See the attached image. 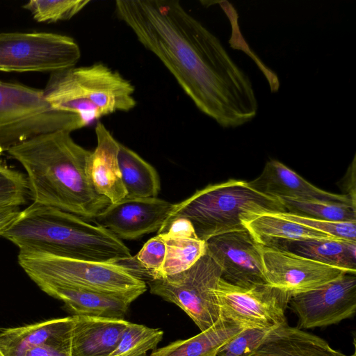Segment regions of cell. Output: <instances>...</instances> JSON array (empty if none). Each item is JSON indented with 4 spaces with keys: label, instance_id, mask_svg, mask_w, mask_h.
Segmentation results:
<instances>
[{
    "label": "cell",
    "instance_id": "e575fe53",
    "mask_svg": "<svg viewBox=\"0 0 356 356\" xmlns=\"http://www.w3.org/2000/svg\"><path fill=\"white\" fill-rule=\"evenodd\" d=\"M355 172H356V156L355 155L352 163L350 164L347 171L339 181L340 188L344 192L343 194L350 197L353 204L356 206V184H355Z\"/></svg>",
    "mask_w": 356,
    "mask_h": 356
},
{
    "label": "cell",
    "instance_id": "d4e9b609",
    "mask_svg": "<svg viewBox=\"0 0 356 356\" xmlns=\"http://www.w3.org/2000/svg\"><path fill=\"white\" fill-rule=\"evenodd\" d=\"M163 238L165 243V259L158 276L154 279L164 278L188 270L207 251L206 241L199 238Z\"/></svg>",
    "mask_w": 356,
    "mask_h": 356
},
{
    "label": "cell",
    "instance_id": "ba28073f",
    "mask_svg": "<svg viewBox=\"0 0 356 356\" xmlns=\"http://www.w3.org/2000/svg\"><path fill=\"white\" fill-rule=\"evenodd\" d=\"M220 267L206 253L188 270L161 279L146 278L150 292L181 308L201 331L220 318L216 290Z\"/></svg>",
    "mask_w": 356,
    "mask_h": 356
},
{
    "label": "cell",
    "instance_id": "836d02e7",
    "mask_svg": "<svg viewBox=\"0 0 356 356\" xmlns=\"http://www.w3.org/2000/svg\"><path fill=\"white\" fill-rule=\"evenodd\" d=\"M160 234L166 238H198L191 222L184 218L172 220Z\"/></svg>",
    "mask_w": 356,
    "mask_h": 356
},
{
    "label": "cell",
    "instance_id": "5b68a950",
    "mask_svg": "<svg viewBox=\"0 0 356 356\" xmlns=\"http://www.w3.org/2000/svg\"><path fill=\"white\" fill-rule=\"evenodd\" d=\"M286 212L280 197L261 193L249 181L229 179L210 184L177 204H173L158 234L173 220L184 218L204 241L224 233L243 229L241 218L252 213Z\"/></svg>",
    "mask_w": 356,
    "mask_h": 356
},
{
    "label": "cell",
    "instance_id": "9c48e42d",
    "mask_svg": "<svg viewBox=\"0 0 356 356\" xmlns=\"http://www.w3.org/2000/svg\"><path fill=\"white\" fill-rule=\"evenodd\" d=\"M81 50L71 37L45 32L0 33V71L49 72L75 66Z\"/></svg>",
    "mask_w": 356,
    "mask_h": 356
},
{
    "label": "cell",
    "instance_id": "f546056e",
    "mask_svg": "<svg viewBox=\"0 0 356 356\" xmlns=\"http://www.w3.org/2000/svg\"><path fill=\"white\" fill-rule=\"evenodd\" d=\"M273 213L282 218L329 234L336 238L356 241V222L329 221L289 212Z\"/></svg>",
    "mask_w": 356,
    "mask_h": 356
},
{
    "label": "cell",
    "instance_id": "7c38bea8",
    "mask_svg": "<svg viewBox=\"0 0 356 356\" xmlns=\"http://www.w3.org/2000/svg\"><path fill=\"white\" fill-rule=\"evenodd\" d=\"M206 248L228 283L242 287L267 284L262 246L245 228L209 238Z\"/></svg>",
    "mask_w": 356,
    "mask_h": 356
},
{
    "label": "cell",
    "instance_id": "f1b7e54d",
    "mask_svg": "<svg viewBox=\"0 0 356 356\" xmlns=\"http://www.w3.org/2000/svg\"><path fill=\"white\" fill-rule=\"evenodd\" d=\"M30 196L26 177L0 162V209L19 207Z\"/></svg>",
    "mask_w": 356,
    "mask_h": 356
},
{
    "label": "cell",
    "instance_id": "cb8c5ba5",
    "mask_svg": "<svg viewBox=\"0 0 356 356\" xmlns=\"http://www.w3.org/2000/svg\"><path fill=\"white\" fill-rule=\"evenodd\" d=\"M118 163L126 197H155L160 179L155 168L137 153L119 143Z\"/></svg>",
    "mask_w": 356,
    "mask_h": 356
},
{
    "label": "cell",
    "instance_id": "7402d4cb",
    "mask_svg": "<svg viewBox=\"0 0 356 356\" xmlns=\"http://www.w3.org/2000/svg\"><path fill=\"white\" fill-rule=\"evenodd\" d=\"M245 328L247 327L220 316L208 329L189 339L154 350L150 356H216L225 343Z\"/></svg>",
    "mask_w": 356,
    "mask_h": 356
},
{
    "label": "cell",
    "instance_id": "1f68e13d",
    "mask_svg": "<svg viewBox=\"0 0 356 356\" xmlns=\"http://www.w3.org/2000/svg\"><path fill=\"white\" fill-rule=\"evenodd\" d=\"M275 327L245 328L225 343L216 356H248Z\"/></svg>",
    "mask_w": 356,
    "mask_h": 356
},
{
    "label": "cell",
    "instance_id": "2e32d148",
    "mask_svg": "<svg viewBox=\"0 0 356 356\" xmlns=\"http://www.w3.org/2000/svg\"><path fill=\"white\" fill-rule=\"evenodd\" d=\"M249 183L254 189L276 197L345 203L356 208L348 195L321 190L275 159L266 162L260 175Z\"/></svg>",
    "mask_w": 356,
    "mask_h": 356
},
{
    "label": "cell",
    "instance_id": "4dcf8cb0",
    "mask_svg": "<svg viewBox=\"0 0 356 356\" xmlns=\"http://www.w3.org/2000/svg\"><path fill=\"white\" fill-rule=\"evenodd\" d=\"M165 256V243L161 234H157L149 239L138 252L135 261L138 264L137 275L141 278H156L164 262ZM142 279V278H141Z\"/></svg>",
    "mask_w": 356,
    "mask_h": 356
},
{
    "label": "cell",
    "instance_id": "3957f363",
    "mask_svg": "<svg viewBox=\"0 0 356 356\" xmlns=\"http://www.w3.org/2000/svg\"><path fill=\"white\" fill-rule=\"evenodd\" d=\"M1 236L20 252L100 263L121 264L130 250L107 229L61 209L33 202Z\"/></svg>",
    "mask_w": 356,
    "mask_h": 356
},
{
    "label": "cell",
    "instance_id": "9a60e30c",
    "mask_svg": "<svg viewBox=\"0 0 356 356\" xmlns=\"http://www.w3.org/2000/svg\"><path fill=\"white\" fill-rule=\"evenodd\" d=\"M39 288L49 296L63 301L74 315L122 318L131 305L147 289L112 292L42 283Z\"/></svg>",
    "mask_w": 356,
    "mask_h": 356
},
{
    "label": "cell",
    "instance_id": "30bf717a",
    "mask_svg": "<svg viewBox=\"0 0 356 356\" xmlns=\"http://www.w3.org/2000/svg\"><path fill=\"white\" fill-rule=\"evenodd\" d=\"M216 294L220 316L245 327L267 328L286 322L285 311L291 296L268 284L242 287L221 277Z\"/></svg>",
    "mask_w": 356,
    "mask_h": 356
},
{
    "label": "cell",
    "instance_id": "484cf974",
    "mask_svg": "<svg viewBox=\"0 0 356 356\" xmlns=\"http://www.w3.org/2000/svg\"><path fill=\"white\" fill-rule=\"evenodd\" d=\"M286 212L334 222H356V208L345 203L280 197Z\"/></svg>",
    "mask_w": 356,
    "mask_h": 356
},
{
    "label": "cell",
    "instance_id": "603a6c76",
    "mask_svg": "<svg viewBox=\"0 0 356 356\" xmlns=\"http://www.w3.org/2000/svg\"><path fill=\"white\" fill-rule=\"evenodd\" d=\"M273 248L356 273V241L342 239L296 240L284 242Z\"/></svg>",
    "mask_w": 356,
    "mask_h": 356
},
{
    "label": "cell",
    "instance_id": "7a4b0ae2",
    "mask_svg": "<svg viewBox=\"0 0 356 356\" xmlns=\"http://www.w3.org/2000/svg\"><path fill=\"white\" fill-rule=\"evenodd\" d=\"M6 152L24 168L34 203L90 220L110 204L92 185L88 172L92 152L75 143L70 132L38 136Z\"/></svg>",
    "mask_w": 356,
    "mask_h": 356
},
{
    "label": "cell",
    "instance_id": "e0dca14e",
    "mask_svg": "<svg viewBox=\"0 0 356 356\" xmlns=\"http://www.w3.org/2000/svg\"><path fill=\"white\" fill-rule=\"evenodd\" d=\"M95 134L97 145L90 156L88 172L97 193L115 203L127 195L118 163L120 143L101 122L97 124Z\"/></svg>",
    "mask_w": 356,
    "mask_h": 356
},
{
    "label": "cell",
    "instance_id": "d6986e66",
    "mask_svg": "<svg viewBox=\"0 0 356 356\" xmlns=\"http://www.w3.org/2000/svg\"><path fill=\"white\" fill-rule=\"evenodd\" d=\"M248 356L348 355L333 349L323 339L285 322L275 326Z\"/></svg>",
    "mask_w": 356,
    "mask_h": 356
},
{
    "label": "cell",
    "instance_id": "44dd1931",
    "mask_svg": "<svg viewBox=\"0 0 356 356\" xmlns=\"http://www.w3.org/2000/svg\"><path fill=\"white\" fill-rule=\"evenodd\" d=\"M243 227L261 246L276 247L282 243L306 239H339L273 213H252L241 218Z\"/></svg>",
    "mask_w": 356,
    "mask_h": 356
},
{
    "label": "cell",
    "instance_id": "8d00e7d4",
    "mask_svg": "<svg viewBox=\"0 0 356 356\" xmlns=\"http://www.w3.org/2000/svg\"><path fill=\"white\" fill-rule=\"evenodd\" d=\"M0 356H5L3 353H2L1 350L0 349Z\"/></svg>",
    "mask_w": 356,
    "mask_h": 356
},
{
    "label": "cell",
    "instance_id": "d590c367",
    "mask_svg": "<svg viewBox=\"0 0 356 356\" xmlns=\"http://www.w3.org/2000/svg\"><path fill=\"white\" fill-rule=\"evenodd\" d=\"M22 210L19 207H11L0 209V236L18 218Z\"/></svg>",
    "mask_w": 356,
    "mask_h": 356
},
{
    "label": "cell",
    "instance_id": "ac0fdd59",
    "mask_svg": "<svg viewBox=\"0 0 356 356\" xmlns=\"http://www.w3.org/2000/svg\"><path fill=\"white\" fill-rule=\"evenodd\" d=\"M72 317V356H109L131 323L123 318Z\"/></svg>",
    "mask_w": 356,
    "mask_h": 356
},
{
    "label": "cell",
    "instance_id": "5bb4252c",
    "mask_svg": "<svg viewBox=\"0 0 356 356\" xmlns=\"http://www.w3.org/2000/svg\"><path fill=\"white\" fill-rule=\"evenodd\" d=\"M172 206L156 197H124L110 203L92 221L120 240H134L158 232Z\"/></svg>",
    "mask_w": 356,
    "mask_h": 356
},
{
    "label": "cell",
    "instance_id": "8992f818",
    "mask_svg": "<svg viewBox=\"0 0 356 356\" xmlns=\"http://www.w3.org/2000/svg\"><path fill=\"white\" fill-rule=\"evenodd\" d=\"M18 263L37 285L47 283L112 292L147 289L145 282L121 264L20 251Z\"/></svg>",
    "mask_w": 356,
    "mask_h": 356
},
{
    "label": "cell",
    "instance_id": "277c9868",
    "mask_svg": "<svg viewBox=\"0 0 356 356\" xmlns=\"http://www.w3.org/2000/svg\"><path fill=\"white\" fill-rule=\"evenodd\" d=\"M42 90L51 108L70 116L80 129L136 105L131 82L102 63L51 72Z\"/></svg>",
    "mask_w": 356,
    "mask_h": 356
},
{
    "label": "cell",
    "instance_id": "4316f807",
    "mask_svg": "<svg viewBox=\"0 0 356 356\" xmlns=\"http://www.w3.org/2000/svg\"><path fill=\"white\" fill-rule=\"evenodd\" d=\"M163 336L159 328L130 323L109 356H146L149 350H155Z\"/></svg>",
    "mask_w": 356,
    "mask_h": 356
},
{
    "label": "cell",
    "instance_id": "83f0119b",
    "mask_svg": "<svg viewBox=\"0 0 356 356\" xmlns=\"http://www.w3.org/2000/svg\"><path fill=\"white\" fill-rule=\"evenodd\" d=\"M89 3V0H31L23 8L29 10L37 22H56L71 19Z\"/></svg>",
    "mask_w": 356,
    "mask_h": 356
},
{
    "label": "cell",
    "instance_id": "4fadbf2b",
    "mask_svg": "<svg viewBox=\"0 0 356 356\" xmlns=\"http://www.w3.org/2000/svg\"><path fill=\"white\" fill-rule=\"evenodd\" d=\"M262 258L267 284L291 296L318 289L351 273L277 248L262 246Z\"/></svg>",
    "mask_w": 356,
    "mask_h": 356
},
{
    "label": "cell",
    "instance_id": "8fae6325",
    "mask_svg": "<svg viewBox=\"0 0 356 356\" xmlns=\"http://www.w3.org/2000/svg\"><path fill=\"white\" fill-rule=\"evenodd\" d=\"M289 305L299 328L337 324L356 312V274L346 273L324 286L291 297Z\"/></svg>",
    "mask_w": 356,
    "mask_h": 356
},
{
    "label": "cell",
    "instance_id": "52a82bcc",
    "mask_svg": "<svg viewBox=\"0 0 356 356\" xmlns=\"http://www.w3.org/2000/svg\"><path fill=\"white\" fill-rule=\"evenodd\" d=\"M70 130L69 118L51 108L43 90L0 81V154L38 136Z\"/></svg>",
    "mask_w": 356,
    "mask_h": 356
},
{
    "label": "cell",
    "instance_id": "ffe728a7",
    "mask_svg": "<svg viewBox=\"0 0 356 356\" xmlns=\"http://www.w3.org/2000/svg\"><path fill=\"white\" fill-rule=\"evenodd\" d=\"M72 316L0 329V349L5 356H24L40 345L72 338Z\"/></svg>",
    "mask_w": 356,
    "mask_h": 356
},
{
    "label": "cell",
    "instance_id": "d6a6232c",
    "mask_svg": "<svg viewBox=\"0 0 356 356\" xmlns=\"http://www.w3.org/2000/svg\"><path fill=\"white\" fill-rule=\"evenodd\" d=\"M72 338L49 342L30 349L24 356H72Z\"/></svg>",
    "mask_w": 356,
    "mask_h": 356
},
{
    "label": "cell",
    "instance_id": "6da1fadb",
    "mask_svg": "<svg viewBox=\"0 0 356 356\" xmlns=\"http://www.w3.org/2000/svg\"><path fill=\"white\" fill-rule=\"evenodd\" d=\"M115 12L202 113L223 128L256 117L258 102L250 77L179 1L118 0Z\"/></svg>",
    "mask_w": 356,
    "mask_h": 356
}]
</instances>
